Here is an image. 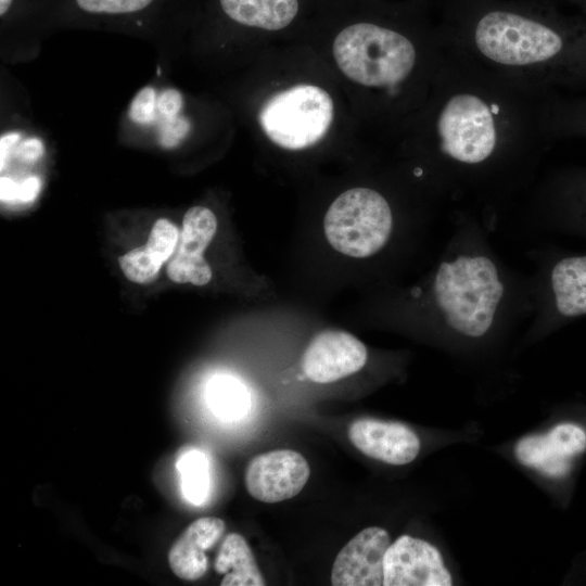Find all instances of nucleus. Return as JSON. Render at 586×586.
Returning <instances> with one entry per match:
<instances>
[{
  "instance_id": "obj_1",
  "label": "nucleus",
  "mask_w": 586,
  "mask_h": 586,
  "mask_svg": "<svg viewBox=\"0 0 586 586\" xmlns=\"http://www.w3.org/2000/svg\"><path fill=\"white\" fill-rule=\"evenodd\" d=\"M555 91L488 69L445 44L423 132L438 191L495 203L527 187L553 141L548 105Z\"/></svg>"
},
{
  "instance_id": "obj_2",
  "label": "nucleus",
  "mask_w": 586,
  "mask_h": 586,
  "mask_svg": "<svg viewBox=\"0 0 586 586\" xmlns=\"http://www.w3.org/2000/svg\"><path fill=\"white\" fill-rule=\"evenodd\" d=\"M453 222L425 286L413 288L410 297L448 347L477 351L504 341L530 321L531 282L528 275L498 255L474 215L456 211Z\"/></svg>"
},
{
  "instance_id": "obj_3",
  "label": "nucleus",
  "mask_w": 586,
  "mask_h": 586,
  "mask_svg": "<svg viewBox=\"0 0 586 586\" xmlns=\"http://www.w3.org/2000/svg\"><path fill=\"white\" fill-rule=\"evenodd\" d=\"M446 46L480 65L545 89H586V15L550 0H445Z\"/></svg>"
},
{
  "instance_id": "obj_4",
  "label": "nucleus",
  "mask_w": 586,
  "mask_h": 586,
  "mask_svg": "<svg viewBox=\"0 0 586 586\" xmlns=\"http://www.w3.org/2000/svg\"><path fill=\"white\" fill-rule=\"evenodd\" d=\"M333 56L341 72L391 100L421 72L435 74L445 56V43L424 49L406 29L380 21H358L345 26L333 40Z\"/></svg>"
},
{
  "instance_id": "obj_5",
  "label": "nucleus",
  "mask_w": 586,
  "mask_h": 586,
  "mask_svg": "<svg viewBox=\"0 0 586 586\" xmlns=\"http://www.w3.org/2000/svg\"><path fill=\"white\" fill-rule=\"evenodd\" d=\"M533 315L525 336H545L586 317V253L543 247L528 254Z\"/></svg>"
},
{
  "instance_id": "obj_6",
  "label": "nucleus",
  "mask_w": 586,
  "mask_h": 586,
  "mask_svg": "<svg viewBox=\"0 0 586 586\" xmlns=\"http://www.w3.org/2000/svg\"><path fill=\"white\" fill-rule=\"evenodd\" d=\"M394 228L395 215L388 200L381 192L365 187L340 194L323 219L329 244L355 258L379 254L388 245Z\"/></svg>"
},
{
  "instance_id": "obj_7",
  "label": "nucleus",
  "mask_w": 586,
  "mask_h": 586,
  "mask_svg": "<svg viewBox=\"0 0 586 586\" xmlns=\"http://www.w3.org/2000/svg\"><path fill=\"white\" fill-rule=\"evenodd\" d=\"M333 112V101L324 89L302 84L269 98L260 110L259 124L278 146L302 150L327 135Z\"/></svg>"
},
{
  "instance_id": "obj_8",
  "label": "nucleus",
  "mask_w": 586,
  "mask_h": 586,
  "mask_svg": "<svg viewBox=\"0 0 586 586\" xmlns=\"http://www.w3.org/2000/svg\"><path fill=\"white\" fill-rule=\"evenodd\" d=\"M528 215L538 228L586 240V166L557 169L533 192Z\"/></svg>"
},
{
  "instance_id": "obj_9",
  "label": "nucleus",
  "mask_w": 586,
  "mask_h": 586,
  "mask_svg": "<svg viewBox=\"0 0 586 586\" xmlns=\"http://www.w3.org/2000/svg\"><path fill=\"white\" fill-rule=\"evenodd\" d=\"M383 586H449L454 577L443 555L430 542L400 535L383 559Z\"/></svg>"
},
{
  "instance_id": "obj_10",
  "label": "nucleus",
  "mask_w": 586,
  "mask_h": 586,
  "mask_svg": "<svg viewBox=\"0 0 586 586\" xmlns=\"http://www.w3.org/2000/svg\"><path fill=\"white\" fill-rule=\"evenodd\" d=\"M310 474L307 460L297 451L277 449L255 456L247 463L244 482L255 499L273 504L296 496Z\"/></svg>"
},
{
  "instance_id": "obj_11",
  "label": "nucleus",
  "mask_w": 586,
  "mask_h": 586,
  "mask_svg": "<svg viewBox=\"0 0 586 586\" xmlns=\"http://www.w3.org/2000/svg\"><path fill=\"white\" fill-rule=\"evenodd\" d=\"M586 449V430L575 422H560L547 432L522 437L514 447L526 468L551 479L569 474L574 458Z\"/></svg>"
},
{
  "instance_id": "obj_12",
  "label": "nucleus",
  "mask_w": 586,
  "mask_h": 586,
  "mask_svg": "<svg viewBox=\"0 0 586 586\" xmlns=\"http://www.w3.org/2000/svg\"><path fill=\"white\" fill-rule=\"evenodd\" d=\"M217 230L215 214L205 206H192L183 216L182 229L173 258L166 268L168 278L176 283L205 285L212 279V269L203 257Z\"/></svg>"
},
{
  "instance_id": "obj_13",
  "label": "nucleus",
  "mask_w": 586,
  "mask_h": 586,
  "mask_svg": "<svg viewBox=\"0 0 586 586\" xmlns=\"http://www.w3.org/2000/svg\"><path fill=\"white\" fill-rule=\"evenodd\" d=\"M367 358V347L356 336L345 331L328 330L309 343L302 367L309 380L324 384L359 371Z\"/></svg>"
},
{
  "instance_id": "obj_14",
  "label": "nucleus",
  "mask_w": 586,
  "mask_h": 586,
  "mask_svg": "<svg viewBox=\"0 0 586 586\" xmlns=\"http://www.w3.org/2000/svg\"><path fill=\"white\" fill-rule=\"evenodd\" d=\"M391 543V536L383 527L370 526L361 530L335 557L331 584L383 586V559Z\"/></svg>"
},
{
  "instance_id": "obj_15",
  "label": "nucleus",
  "mask_w": 586,
  "mask_h": 586,
  "mask_svg": "<svg viewBox=\"0 0 586 586\" xmlns=\"http://www.w3.org/2000/svg\"><path fill=\"white\" fill-rule=\"evenodd\" d=\"M348 437L367 457L392 466L410 463L418 457L421 448L417 433L396 421L358 419L349 425Z\"/></svg>"
},
{
  "instance_id": "obj_16",
  "label": "nucleus",
  "mask_w": 586,
  "mask_h": 586,
  "mask_svg": "<svg viewBox=\"0 0 586 586\" xmlns=\"http://www.w3.org/2000/svg\"><path fill=\"white\" fill-rule=\"evenodd\" d=\"M225 528V522L215 517H203L190 523L168 551L173 573L184 581L203 577L208 566L206 552L218 543Z\"/></svg>"
},
{
  "instance_id": "obj_17",
  "label": "nucleus",
  "mask_w": 586,
  "mask_h": 586,
  "mask_svg": "<svg viewBox=\"0 0 586 586\" xmlns=\"http://www.w3.org/2000/svg\"><path fill=\"white\" fill-rule=\"evenodd\" d=\"M178 228L168 219H157L146 244L118 258L119 267L131 282L148 284L158 277L162 265L175 253L179 241Z\"/></svg>"
},
{
  "instance_id": "obj_18",
  "label": "nucleus",
  "mask_w": 586,
  "mask_h": 586,
  "mask_svg": "<svg viewBox=\"0 0 586 586\" xmlns=\"http://www.w3.org/2000/svg\"><path fill=\"white\" fill-rule=\"evenodd\" d=\"M217 3L230 22L269 31L286 28L301 11V0H217Z\"/></svg>"
},
{
  "instance_id": "obj_19",
  "label": "nucleus",
  "mask_w": 586,
  "mask_h": 586,
  "mask_svg": "<svg viewBox=\"0 0 586 586\" xmlns=\"http://www.w3.org/2000/svg\"><path fill=\"white\" fill-rule=\"evenodd\" d=\"M217 574L224 575L221 586H264L266 584L245 538L228 534L214 561Z\"/></svg>"
},
{
  "instance_id": "obj_20",
  "label": "nucleus",
  "mask_w": 586,
  "mask_h": 586,
  "mask_svg": "<svg viewBox=\"0 0 586 586\" xmlns=\"http://www.w3.org/2000/svg\"><path fill=\"white\" fill-rule=\"evenodd\" d=\"M548 128L552 140L586 138V94L571 97L555 91L548 105Z\"/></svg>"
},
{
  "instance_id": "obj_21",
  "label": "nucleus",
  "mask_w": 586,
  "mask_h": 586,
  "mask_svg": "<svg viewBox=\"0 0 586 586\" xmlns=\"http://www.w3.org/2000/svg\"><path fill=\"white\" fill-rule=\"evenodd\" d=\"M162 0H68L78 15L90 17L127 18L145 15Z\"/></svg>"
},
{
  "instance_id": "obj_22",
  "label": "nucleus",
  "mask_w": 586,
  "mask_h": 586,
  "mask_svg": "<svg viewBox=\"0 0 586 586\" xmlns=\"http://www.w3.org/2000/svg\"><path fill=\"white\" fill-rule=\"evenodd\" d=\"M208 396L215 410L228 418H238L249 406L247 392L240 382L229 377L214 379L209 384Z\"/></svg>"
},
{
  "instance_id": "obj_23",
  "label": "nucleus",
  "mask_w": 586,
  "mask_h": 586,
  "mask_svg": "<svg viewBox=\"0 0 586 586\" xmlns=\"http://www.w3.org/2000/svg\"><path fill=\"white\" fill-rule=\"evenodd\" d=\"M183 487L187 496L193 502L203 500L208 485L207 468L203 456L191 453L182 461Z\"/></svg>"
},
{
  "instance_id": "obj_24",
  "label": "nucleus",
  "mask_w": 586,
  "mask_h": 586,
  "mask_svg": "<svg viewBox=\"0 0 586 586\" xmlns=\"http://www.w3.org/2000/svg\"><path fill=\"white\" fill-rule=\"evenodd\" d=\"M40 191L38 177H28L17 183L10 178L1 177V201L29 203L34 201Z\"/></svg>"
},
{
  "instance_id": "obj_25",
  "label": "nucleus",
  "mask_w": 586,
  "mask_h": 586,
  "mask_svg": "<svg viewBox=\"0 0 586 586\" xmlns=\"http://www.w3.org/2000/svg\"><path fill=\"white\" fill-rule=\"evenodd\" d=\"M156 93L152 87H144L133 98L128 114L137 124H150L155 114Z\"/></svg>"
},
{
  "instance_id": "obj_26",
  "label": "nucleus",
  "mask_w": 586,
  "mask_h": 586,
  "mask_svg": "<svg viewBox=\"0 0 586 586\" xmlns=\"http://www.w3.org/2000/svg\"><path fill=\"white\" fill-rule=\"evenodd\" d=\"M190 129L189 122L183 117L169 118L164 124L161 131V144L166 148L177 145L186 137Z\"/></svg>"
},
{
  "instance_id": "obj_27",
  "label": "nucleus",
  "mask_w": 586,
  "mask_h": 586,
  "mask_svg": "<svg viewBox=\"0 0 586 586\" xmlns=\"http://www.w3.org/2000/svg\"><path fill=\"white\" fill-rule=\"evenodd\" d=\"M182 95L175 89L163 91L156 101V109L166 119L178 116L182 106Z\"/></svg>"
},
{
  "instance_id": "obj_28",
  "label": "nucleus",
  "mask_w": 586,
  "mask_h": 586,
  "mask_svg": "<svg viewBox=\"0 0 586 586\" xmlns=\"http://www.w3.org/2000/svg\"><path fill=\"white\" fill-rule=\"evenodd\" d=\"M42 152L43 146L38 139H29L25 141L18 150L20 156L30 162L38 160L42 155Z\"/></svg>"
},
{
  "instance_id": "obj_29",
  "label": "nucleus",
  "mask_w": 586,
  "mask_h": 586,
  "mask_svg": "<svg viewBox=\"0 0 586 586\" xmlns=\"http://www.w3.org/2000/svg\"><path fill=\"white\" fill-rule=\"evenodd\" d=\"M18 139V136L13 133L1 139V168H3L4 161L7 160L9 148Z\"/></svg>"
},
{
  "instance_id": "obj_30",
  "label": "nucleus",
  "mask_w": 586,
  "mask_h": 586,
  "mask_svg": "<svg viewBox=\"0 0 586 586\" xmlns=\"http://www.w3.org/2000/svg\"><path fill=\"white\" fill-rule=\"evenodd\" d=\"M581 9L583 10L584 12V15H586V0H582V3H581Z\"/></svg>"
},
{
  "instance_id": "obj_31",
  "label": "nucleus",
  "mask_w": 586,
  "mask_h": 586,
  "mask_svg": "<svg viewBox=\"0 0 586 586\" xmlns=\"http://www.w3.org/2000/svg\"><path fill=\"white\" fill-rule=\"evenodd\" d=\"M550 1H552V2H553L555 0H550ZM569 1H571V2H573V3H575V4H577V5H578V4H579V2H581V0H569Z\"/></svg>"
}]
</instances>
